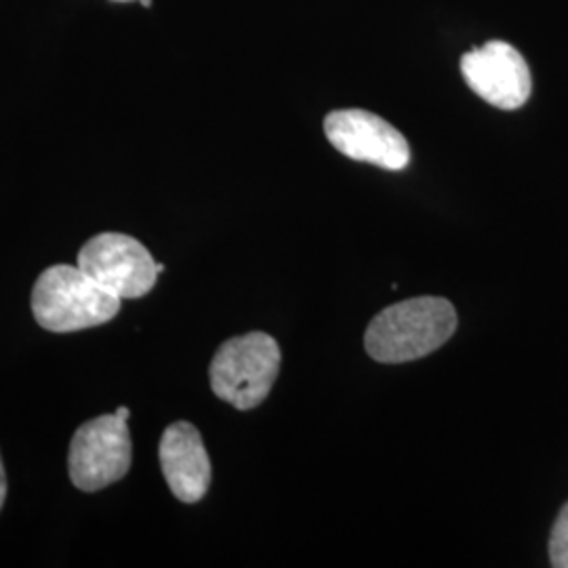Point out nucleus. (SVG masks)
<instances>
[{
  "instance_id": "f257e3e1",
  "label": "nucleus",
  "mask_w": 568,
  "mask_h": 568,
  "mask_svg": "<svg viewBox=\"0 0 568 568\" xmlns=\"http://www.w3.org/2000/svg\"><path fill=\"white\" fill-rule=\"evenodd\" d=\"M457 331V312L445 297H413L387 305L366 328L365 347L377 363L400 365L436 352Z\"/></svg>"
},
{
  "instance_id": "f03ea898",
  "label": "nucleus",
  "mask_w": 568,
  "mask_h": 568,
  "mask_svg": "<svg viewBox=\"0 0 568 568\" xmlns=\"http://www.w3.org/2000/svg\"><path fill=\"white\" fill-rule=\"evenodd\" d=\"M32 314L51 333L105 325L121 312V297L108 293L79 265H51L32 288Z\"/></svg>"
},
{
  "instance_id": "7ed1b4c3",
  "label": "nucleus",
  "mask_w": 568,
  "mask_h": 568,
  "mask_svg": "<svg viewBox=\"0 0 568 568\" xmlns=\"http://www.w3.org/2000/svg\"><path fill=\"white\" fill-rule=\"evenodd\" d=\"M281 371V347L265 333L227 339L209 366L211 387L227 405L248 410L262 405Z\"/></svg>"
},
{
  "instance_id": "20e7f679",
  "label": "nucleus",
  "mask_w": 568,
  "mask_h": 568,
  "mask_svg": "<svg viewBox=\"0 0 568 568\" xmlns=\"http://www.w3.org/2000/svg\"><path fill=\"white\" fill-rule=\"evenodd\" d=\"M129 419L116 413L82 424L68 453L70 480L84 493H95L122 480L131 469L133 443Z\"/></svg>"
},
{
  "instance_id": "39448f33",
  "label": "nucleus",
  "mask_w": 568,
  "mask_h": 568,
  "mask_svg": "<svg viewBox=\"0 0 568 568\" xmlns=\"http://www.w3.org/2000/svg\"><path fill=\"white\" fill-rule=\"evenodd\" d=\"M79 267L121 300H140L159 278L150 251L133 236L116 232L98 234L84 244L79 251Z\"/></svg>"
},
{
  "instance_id": "423d86ee",
  "label": "nucleus",
  "mask_w": 568,
  "mask_h": 568,
  "mask_svg": "<svg viewBox=\"0 0 568 568\" xmlns=\"http://www.w3.org/2000/svg\"><path fill=\"white\" fill-rule=\"evenodd\" d=\"M328 142L344 156L361 163L403 171L410 163V148L405 135L366 110H335L325 119Z\"/></svg>"
},
{
  "instance_id": "0eeeda50",
  "label": "nucleus",
  "mask_w": 568,
  "mask_h": 568,
  "mask_svg": "<svg viewBox=\"0 0 568 568\" xmlns=\"http://www.w3.org/2000/svg\"><path fill=\"white\" fill-rule=\"evenodd\" d=\"M469 89L501 110H518L530 98L532 79L525 58L504 41H490L462 58Z\"/></svg>"
},
{
  "instance_id": "6e6552de",
  "label": "nucleus",
  "mask_w": 568,
  "mask_h": 568,
  "mask_svg": "<svg viewBox=\"0 0 568 568\" xmlns=\"http://www.w3.org/2000/svg\"><path fill=\"white\" fill-rule=\"evenodd\" d=\"M159 457L171 493L183 504H199L211 485V462L201 432L187 422L166 427Z\"/></svg>"
},
{
  "instance_id": "1a4fd4ad",
  "label": "nucleus",
  "mask_w": 568,
  "mask_h": 568,
  "mask_svg": "<svg viewBox=\"0 0 568 568\" xmlns=\"http://www.w3.org/2000/svg\"><path fill=\"white\" fill-rule=\"evenodd\" d=\"M549 560H551V567L568 568V504L560 509L551 528Z\"/></svg>"
},
{
  "instance_id": "9d476101",
  "label": "nucleus",
  "mask_w": 568,
  "mask_h": 568,
  "mask_svg": "<svg viewBox=\"0 0 568 568\" xmlns=\"http://www.w3.org/2000/svg\"><path fill=\"white\" fill-rule=\"evenodd\" d=\"M4 499H7V471H4L2 459H0V509L4 506Z\"/></svg>"
},
{
  "instance_id": "9b49d317",
  "label": "nucleus",
  "mask_w": 568,
  "mask_h": 568,
  "mask_svg": "<svg viewBox=\"0 0 568 568\" xmlns=\"http://www.w3.org/2000/svg\"><path fill=\"white\" fill-rule=\"evenodd\" d=\"M116 415L122 417V419H129V415H131V413H129V408H126V406H119V408H116Z\"/></svg>"
},
{
  "instance_id": "f8f14e48",
  "label": "nucleus",
  "mask_w": 568,
  "mask_h": 568,
  "mask_svg": "<svg viewBox=\"0 0 568 568\" xmlns=\"http://www.w3.org/2000/svg\"><path fill=\"white\" fill-rule=\"evenodd\" d=\"M142 7H152V0H140Z\"/></svg>"
},
{
  "instance_id": "ddd939ff",
  "label": "nucleus",
  "mask_w": 568,
  "mask_h": 568,
  "mask_svg": "<svg viewBox=\"0 0 568 568\" xmlns=\"http://www.w3.org/2000/svg\"><path fill=\"white\" fill-rule=\"evenodd\" d=\"M156 272H159V274H163V272H164V264H156Z\"/></svg>"
},
{
  "instance_id": "4468645a",
  "label": "nucleus",
  "mask_w": 568,
  "mask_h": 568,
  "mask_svg": "<svg viewBox=\"0 0 568 568\" xmlns=\"http://www.w3.org/2000/svg\"><path fill=\"white\" fill-rule=\"evenodd\" d=\"M116 2H131V0H116Z\"/></svg>"
}]
</instances>
